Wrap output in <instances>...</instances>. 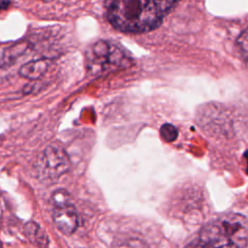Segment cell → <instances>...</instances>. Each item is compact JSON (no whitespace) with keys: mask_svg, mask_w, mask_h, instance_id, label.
Returning a JSON list of instances; mask_svg holds the SVG:
<instances>
[{"mask_svg":"<svg viewBox=\"0 0 248 248\" xmlns=\"http://www.w3.org/2000/svg\"><path fill=\"white\" fill-rule=\"evenodd\" d=\"M176 4L174 1L117 0L107 7V17L120 31L142 33L157 28Z\"/></svg>","mask_w":248,"mask_h":248,"instance_id":"6da1fadb","label":"cell"},{"mask_svg":"<svg viewBox=\"0 0 248 248\" xmlns=\"http://www.w3.org/2000/svg\"><path fill=\"white\" fill-rule=\"evenodd\" d=\"M248 219L237 213H228L212 220L185 248H246Z\"/></svg>","mask_w":248,"mask_h":248,"instance_id":"7a4b0ae2","label":"cell"},{"mask_svg":"<svg viewBox=\"0 0 248 248\" xmlns=\"http://www.w3.org/2000/svg\"><path fill=\"white\" fill-rule=\"evenodd\" d=\"M133 64L130 54L120 46L110 41L100 40L86 52V65L93 76L125 69Z\"/></svg>","mask_w":248,"mask_h":248,"instance_id":"3957f363","label":"cell"},{"mask_svg":"<svg viewBox=\"0 0 248 248\" xmlns=\"http://www.w3.org/2000/svg\"><path fill=\"white\" fill-rule=\"evenodd\" d=\"M70 168V160L65 149L56 144L45 148L37 162V171L41 178L54 180L66 173Z\"/></svg>","mask_w":248,"mask_h":248,"instance_id":"277c9868","label":"cell"},{"mask_svg":"<svg viewBox=\"0 0 248 248\" xmlns=\"http://www.w3.org/2000/svg\"><path fill=\"white\" fill-rule=\"evenodd\" d=\"M52 219L55 227L67 235L74 233L78 225V213L71 202L55 206L53 208Z\"/></svg>","mask_w":248,"mask_h":248,"instance_id":"5b68a950","label":"cell"},{"mask_svg":"<svg viewBox=\"0 0 248 248\" xmlns=\"http://www.w3.org/2000/svg\"><path fill=\"white\" fill-rule=\"evenodd\" d=\"M49 67L47 59H36L25 63L19 70V75L28 79H38L42 78Z\"/></svg>","mask_w":248,"mask_h":248,"instance_id":"8992f818","label":"cell"},{"mask_svg":"<svg viewBox=\"0 0 248 248\" xmlns=\"http://www.w3.org/2000/svg\"><path fill=\"white\" fill-rule=\"evenodd\" d=\"M24 234L38 248H47L49 240L47 234L35 222H28L24 226Z\"/></svg>","mask_w":248,"mask_h":248,"instance_id":"52a82bcc","label":"cell"},{"mask_svg":"<svg viewBox=\"0 0 248 248\" xmlns=\"http://www.w3.org/2000/svg\"><path fill=\"white\" fill-rule=\"evenodd\" d=\"M160 136L165 141L171 142L176 140L178 136V132L173 125L170 123H166L160 128Z\"/></svg>","mask_w":248,"mask_h":248,"instance_id":"ba28073f","label":"cell"},{"mask_svg":"<svg viewBox=\"0 0 248 248\" xmlns=\"http://www.w3.org/2000/svg\"><path fill=\"white\" fill-rule=\"evenodd\" d=\"M51 202L54 207L70 203V196L64 190L55 191L51 197Z\"/></svg>","mask_w":248,"mask_h":248,"instance_id":"9c48e42d","label":"cell"},{"mask_svg":"<svg viewBox=\"0 0 248 248\" xmlns=\"http://www.w3.org/2000/svg\"><path fill=\"white\" fill-rule=\"evenodd\" d=\"M115 248H148L146 244L138 239H128L119 243Z\"/></svg>","mask_w":248,"mask_h":248,"instance_id":"30bf717a","label":"cell"},{"mask_svg":"<svg viewBox=\"0 0 248 248\" xmlns=\"http://www.w3.org/2000/svg\"><path fill=\"white\" fill-rule=\"evenodd\" d=\"M239 45L242 51L248 54V30H245L239 37Z\"/></svg>","mask_w":248,"mask_h":248,"instance_id":"8fae6325","label":"cell"},{"mask_svg":"<svg viewBox=\"0 0 248 248\" xmlns=\"http://www.w3.org/2000/svg\"><path fill=\"white\" fill-rule=\"evenodd\" d=\"M11 5L10 2L7 1H0V9H7Z\"/></svg>","mask_w":248,"mask_h":248,"instance_id":"7c38bea8","label":"cell"},{"mask_svg":"<svg viewBox=\"0 0 248 248\" xmlns=\"http://www.w3.org/2000/svg\"><path fill=\"white\" fill-rule=\"evenodd\" d=\"M0 248H2V242H1V240H0Z\"/></svg>","mask_w":248,"mask_h":248,"instance_id":"4fadbf2b","label":"cell"}]
</instances>
